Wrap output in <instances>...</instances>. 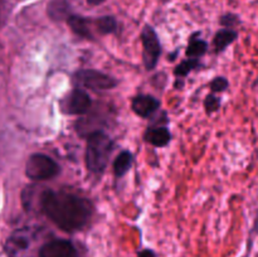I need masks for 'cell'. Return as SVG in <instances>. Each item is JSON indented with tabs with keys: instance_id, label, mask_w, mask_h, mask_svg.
Segmentation results:
<instances>
[{
	"instance_id": "cell-16",
	"label": "cell",
	"mask_w": 258,
	"mask_h": 257,
	"mask_svg": "<svg viewBox=\"0 0 258 257\" xmlns=\"http://www.w3.org/2000/svg\"><path fill=\"white\" fill-rule=\"evenodd\" d=\"M95 23V29L100 33L101 35L112 34L117 30V20L111 15H105L93 19Z\"/></svg>"
},
{
	"instance_id": "cell-20",
	"label": "cell",
	"mask_w": 258,
	"mask_h": 257,
	"mask_svg": "<svg viewBox=\"0 0 258 257\" xmlns=\"http://www.w3.org/2000/svg\"><path fill=\"white\" fill-rule=\"evenodd\" d=\"M219 22H221V24L223 25L224 28H229V29H232V28H234L236 25L239 24V18L238 15L233 14V13H227V14L222 15Z\"/></svg>"
},
{
	"instance_id": "cell-1",
	"label": "cell",
	"mask_w": 258,
	"mask_h": 257,
	"mask_svg": "<svg viewBox=\"0 0 258 257\" xmlns=\"http://www.w3.org/2000/svg\"><path fill=\"white\" fill-rule=\"evenodd\" d=\"M40 211L64 232L81 231L90 221L93 207L88 199L67 191L47 189L40 194Z\"/></svg>"
},
{
	"instance_id": "cell-2",
	"label": "cell",
	"mask_w": 258,
	"mask_h": 257,
	"mask_svg": "<svg viewBox=\"0 0 258 257\" xmlns=\"http://www.w3.org/2000/svg\"><path fill=\"white\" fill-rule=\"evenodd\" d=\"M113 150V141L103 131L98 130L87 136L86 165L91 173L101 174L108 164Z\"/></svg>"
},
{
	"instance_id": "cell-14",
	"label": "cell",
	"mask_w": 258,
	"mask_h": 257,
	"mask_svg": "<svg viewBox=\"0 0 258 257\" xmlns=\"http://www.w3.org/2000/svg\"><path fill=\"white\" fill-rule=\"evenodd\" d=\"M199 33H196L190 37L188 43V47L185 49V55L186 58H190V59H199L201 57H203L204 54L208 50V43L206 40L201 39V38H197Z\"/></svg>"
},
{
	"instance_id": "cell-8",
	"label": "cell",
	"mask_w": 258,
	"mask_h": 257,
	"mask_svg": "<svg viewBox=\"0 0 258 257\" xmlns=\"http://www.w3.org/2000/svg\"><path fill=\"white\" fill-rule=\"evenodd\" d=\"M39 257H78V252L67 239H52L42 244Z\"/></svg>"
},
{
	"instance_id": "cell-11",
	"label": "cell",
	"mask_w": 258,
	"mask_h": 257,
	"mask_svg": "<svg viewBox=\"0 0 258 257\" xmlns=\"http://www.w3.org/2000/svg\"><path fill=\"white\" fill-rule=\"evenodd\" d=\"M67 24L70 25L71 30L78 37L85 38V39H93L92 29L95 28L93 19L72 14L67 19Z\"/></svg>"
},
{
	"instance_id": "cell-4",
	"label": "cell",
	"mask_w": 258,
	"mask_h": 257,
	"mask_svg": "<svg viewBox=\"0 0 258 257\" xmlns=\"http://www.w3.org/2000/svg\"><path fill=\"white\" fill-rule=\"evenodd\" d=\"M59 174V165L45 154H32L25 164V175L32 180H48Z\"/></svg>"
},
{
	"instance_id": "cell-6",
	"label": "cell",
	"mask_w": 258,
	"mask_h": 257,
	"mask_svg": "<svg viewBox=\"0 0 258 257\" xmlns=\"http://www.w3.org/2000/svg\"><path fill=\"white\" fill-rule=\"evenodd\" d=\"M141 43H143V62L148 71L154 70L161 55V44L155 29L151 25H144L141 30Z\"/></svg>"
},
{
	"instance_id": "cell-19",
	"label": "cell",
	"mask_w": 258,
	"mask_h": 257,
	"mask_svg": "<svg viewBox=\"0 0 258 257\" xmlns=\"http://www.w3.org/2000/svg\"><path fill=\"white\" fill-rule=\"evenodd\" d=\"M211 91L213 93H219V92H224V91L228 88L229 86V81L227 80L226 77H222V76H218V77L214 78L213 81L211 82Z\"/></svg>"
},
{
	"instance_id": "cell-3",
	"label": "cell",
	"mask_w": 258,
	"mask_h": 257,
	"mask_svg": "<svg viewBox=\"0 0 258 257\" xmlns=\"http://www.w3.org/2000/svg\"><path fill=\"white\" fill-rule=\"evenodd\" d=\"M38 231L34 228L17 229L5 242V252L8 257H34Z\"/></svg>"
},
{
	"instance_id": "cell-17",
	"label": "cell",
	"mask_w": 258,
	"mask_h": 257,
	"mask_svg": "<svg viewBox=\"0 0 258 257\" xmlns=\"http://www.w3.org/2000/svg\"><path fill=\"white\" fill-rule=\"evenodd\" d=\"M202 65L199 59H190V58H186V59H184L183 62H180L178 66H176V68L174 70V75H175L178 78L184 80L189 73L193 72L194 70L199 68Z\"/></svg>"
},
{
	"instance_id": "cell-13",
	"label": "cell",
	"mask_w": 258,
	"mask_h": 257,
	"mask_svg": "<svg viewBox=\"0 0 258 257\" xmlns=\"http://www.w3.org/2000/svg\"><path fill=\"white\" fill-rule=\"evenodd\" d=\"M134 164V155L130 151H121L113 161V174L116 178H122L130 171Z\"/></svg>"
},
{
	"instance_id": "cell-22",
	"label": "cell",
	"mask_w": 258,
	"mask_h": 257,
	"mask_svg": "<svg viewBox=\"0 0 258 257\" xmlns=\"http://www.w3.org/2000/svg\"><path fill=\"white\" fill-rule=\"evenodd\" d=\"M86 2L90 5H92V7H96V5H100L102 4V3H105L106 0H86Z\"/></svg>"
},
{
	"instance_id": "cell-12",
	"label": "cell",
	"mask_w": 258,
	"mask_h": 257,
	"mask_svg": "<svg viewBox=\"0 0 258 257\" xmlns=\"http://www.w3.org/2000/svg\"><path fill=\"white\" fill-rule=\"evenodd\" d=\"M237 38H238V33H237L234 29L224 28V29L218 30L213 38L214 52L216 53L223 52L228 45H231L232 43L236 42Z\"/></svg>"
},
{
	"instance_id": "cell-15",
	"label": "cell",
	"mask_w": 258,
	"mask_h": 257,
	"mask_svg": "<svg viewBox=\"0 0 258 257\" xmlns=\"http://www.w3.org/2000/svg\"><path fill=\"white\" fill-rule=\"evenodd\" d=\"M48 15L53 20H67L71 17V5L66 0H52L48 4Z\"/></svg>"
},
{
	"instance_id": "cell-9",
	"label": "cell",
	"mask_w": 258,
	"mask_h": 257,
	"mask_svg": "<svg viewBox=\"0 0 258 257\" xmlns=\"http://www.w3.org/2000/svg\"><path fill=\"white\" fill-rule=\"evenodd\" d=\"M160 107V101L151 95H138L131 100V108L141 118H149Z\"/></svg>"
},
{
	"instance_id": "cell-7",
	"label": "cell",
	"mask_w": 258,
	"mask_h": 257,
	"mask_svg": "<svg viewBox=\"0 0 258 257\" xmlns=\"http://www.w3.org/2000/svg\"><path fill=\"white\" fill-rule=\"evenodd\" d=\"M92 100L82 88H73L60 102V110L66 115H85L90 111Z\"/></svg>"
},
{
	"instance_id": "cell-21",
	"label": "cell",
	"mask_w": 258,
	"mask_h": 257,
	"mask_svg": "<svg viewBox=\"0 0 258 257\" xmlns=\"http://www.w3.org/2000/svg\"><path fill=\"white\" fill-rule=\"evenodd\" d=\"M138 257H156L155 252L150 248H145L138 253Z\"/></svg>"
},
{
	"instance_id": "cell-5",
	"label": "cell",
	"mask_w": 258,
	"mask_h": 257,
	"mask_svg": "<svg viewBox=\"0 0 258 257\" xmlns=\"http://www.w3.org/2000/svg\"><path fill=\"white\" fill-rule=\"evenodd\" d=\"M73 82L78 87L90 88L93 91L112 90L117 86V80L96 70H80L73 75Z\"/></svg>"
},
{
	"instance_id": "cell-10",
	"label": "cell",
	"mask_w": 258,
	"mask_h": 257,
	"mask_svg": "<svg viewBox=\"0 0 258 257\" xmlns=\"http://www.w3.org/2000/svg\"><path fill=\"white\" fill-rule=\"evenodd\" d=\"M144 140L155 148H165L171 141V133L166 126H149L144 134Z\"/></svg>"
},
{
	"instance_id": "cell-18",
	"label": "cell",
	"mask_w": 258,
	"mask_h": 257,
	"mask_svg": "<svg viewBox=\"0 0 258 257\" xmlns=\"http://www.w3.org/2000/svg\"><path fill=\"white\" fill-rule=\"evenodd\" d=\"M221 98L217 97L216 93H209L204 100V108H206L207 115H212V113L217 112L221 108Z\"/></svg>"
}]
</instances>
